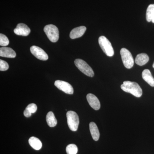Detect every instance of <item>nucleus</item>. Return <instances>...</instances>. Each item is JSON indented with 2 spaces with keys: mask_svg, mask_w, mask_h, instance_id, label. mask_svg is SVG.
I'll return each instance as SVG.
<instances>
[{
  "mask_svg": "<svg viewBox=\"0 0 154 154\" xmlns=\"http://www.w3.org/2000/svg\"><path fill=\"white\" fill-rule=\"evenodd\" d=\"M121 89L122 91L130 93L135 97L139 98L143 94V91L140 86L137 83L135 82L125 81L121 85Z\"/></svg>",
  "mask_w": 154,
  "mask_h": 154,
  "instance_id": "nucleus-1",
  "label": "nucleus"
},
{
  "mask_svg": "<svg viewBox=\"0 0 154 154\" xmlns=\"http://www.w3.org/2000/svg\"><path fill=\"white\" fill-rule=\"evenodd\" d=\"M99 43L103 52L107 56L112 57L114 55V50L112 45L105 36H102L99 37Z\"/></svg>",
  "mask_w": 154,
  "mask_h": 154,
  "instance_id": "nucleus-2",
  "label": "nucleus"
},
{
  "mask_svg": "<svg viewBox=\"0 0 154 154\" xmlns=\"http://www.w3.org/2000/svg\"><path fill=\"white\" fill-rule=\"evenodd\" d=\"M66 117L69 129L72 131H76L79 124V119L78 114L74 111H69L67 112Z\"/></svg>",
  "mask_w": 154,
  "mask_h": 154,
  "instance_id": "nucleus-3",
  "label": "nucleus"
},
{
  "mask_svg": "<svg viewBox=\"0 0 154 154\" xmlns=\"http://www.w3.org/2000/svg\"><path fill=\"white\" fill-rule=\"evenodd\" d=\"M44 31L50 41L53 42H55L58 40L59 38V32L58 29L55 25H46L44 27Z\"/></svg>",
  "mask_w": 154,
  "mask_h": 154,
  "instance_id": "nucleus-4",
  "label": "nucleus"
},
{
  "mask_svg": "<svg viewBox=\"0 0 154 154\" xmlns=\"http://www.w3.org/2000/svg\"><path fill=\"white\" fill-rule=\"evenodd\" d=\"M75 64L78 69L84 74L90 77L94 76L93 69L85 61L81 59H77L75 60Z\"/></svg>",
  "mask_w": 154,
  "mask_h": 154,
  "instance_id": "nucleus-5",
  "label": "nucleus"
},
{
  "mask_svg": "<svg viewBox=\"0 0 154 154\" xmlns=\"http://www.w3.org/2000/svg\"><path fill=\"white\" fill-rule=\"evenodd\" d=\"M122 63L127 69H131L133 66L134 61L132 54L128 50L125 48H122L120 50Z\"/></svg>",
  "mask_w": 154,
  "mask_h": 154,
  "instance_id": "nucleus-6",
  "label": "nucleus"
},
{
  "mask_svg": "<svg viewBox=\"0 0 154 154\" xmlns=\"http://www.w3.org/2000/svg\"><path fill=\"white\" fill-rule=\"evenodd\" d=\"M54 85L60 91H63L66 94H72L74 89L70 84L64 81L57 80L54 82Z\"/></svg>",
  "mask_w": 154,
  "mask_h": 154,
  "instance_id": "nucleus-7",
  "label": "nucleus"
},
{
  "mask_svg": "<svg viewBox=\"0 0 154 154\" xmlns=\"http://www.w3.org/2000/svg\"><path fill=\"white\" fill-rule=\"evenodd\" d=\"M30 52L33 56L40 60H47L48 58L46 53L40 48L35 45L31 46L30 48Z\"/></svg>",
  "mask_w": 154,
  "mask_h": 154,
  "instance_id": "nucleus-8",
  "label": "nucleus"
},
{
  "mask_svg": "<svg viewBox=\"0 0 154 154\" xmlns=\"http://www.w3.org/2000/svg\"><path fill=\"white\" fill-rule=\"evenodd\" d=\"M14 32L17 35L27 36L30 34V29L25 24L19 23L17 25V28L14 29Z\"/></svg>",
  "mask_w": 154,
  "mask_h": 154,
  "instance_id": "nucleus-9",
  "label": "nucleus"
},
{
  "mask_svg": "<svg viewBox=\"0 0 154 154\" xmlns=\"http://www.w3.org/2000/svg\"><path fill=\"white\" fill-rule=\"evenodd\" d=\"M87 99L89 105L93 109L95 110H99L100 109L101 107L100 102L96 96L89 94L87 95Z\"/></svg>",
  "mask_w": 154,
  "mask_h": 154,
  "instance_id": "nucleus-10",
  "label": "nucleus"
},
{
  "mask_svg": "<svg viewBox=\"0 0 154 154\" xmlns=\"http://www.w3.org/2000/svg\"><path fill=\"white\" fill-rule=\"evenodd\" d=\"M87 30L85 26H80L74 28L70 33V37L72 39H75L82 37Z\"/></svg>",
  "mask_w": 154,
  "mask_h": 154,
  "instance_id": "nucleus-11",
  "label": "nucleus"
},
{
  "mask_svg": "<svg viewBox=\"0 0 154 154\" xmlns=\"http://www.w3.org/2000/svg\"><path fill=\"white\" fill-rule=\"evenodd\" d=\"M16 53L11 48L3 47L0 48V56L8 58H15Z\"/></svg>",
  "mask_w": 154,
  "mask_h": 154,
  "instance_id": "nucleus-12",
  "label": "nucleus"
},
{
  "mask_svg": "<svg viewBox=\"0 0 154 154\" xmlns=\"http://www.w3.org/2000/svg\"><path fill=\"white\" fill-rule=\"evenodd\" d=\"M142 78L151 87H154V79L149 70L146 69L142 72Z\"/></svg>",
  "mask_w": 154,
  "mask_h": 154,
  "instance_id": "nucleus-13",
  "label": "nucleus"
},
{
  "mask_svg": "<svg viewBox=\"0 0 154 154\" xmlns=\"http://www.w3.org/2000/svg\"><path fill=\"white\" fill-rule=\"evenodd\" d=\"M90 131L93 139L95 141H98L100 137V133L98 127L96 123L94 122H91L89 125Z\"/></svg>",
  "mask_w": 154,
  "mask_h": 154,
  "instance_id": "nucleus-14",
  "label": "nucleus"
},
{
  "mask_svg": "<svg viewBox=\"0 0 154 154\" xmlns=\"http://www.w3.org/2000/svg\"><path fill=\"white\" fill-rule=\"evenodd\" d=\"M149 60L148 55L145 53H141L137 54L136 57L135 62L138 65L142 66L144 65L146 63H147Z\"/></svg>",
  "mask_w": 154,
  "mask_h": 154,
  "instance_id": "nucleus-15",
  "label": "nucleus"
},
{
  "mask_svg": "<svg viewBox=\"0 0 154 154\" xmlns=\"http://www.w3.org/2000/svg\"><path fill=\"white\" fill-rule=\"evenodd\" d=\"M29 144L33 149L36 150H38L41 149L42 143L41 141L38 138L34 137H30L28 140Z\"/></svg>",
  "mask_w": 154,
  "mask_h": 154,
  "instance_id": "nucleus-16",
  "label": "nucleus"
},
{
  "mask_svg": "<svg viewBox=\"0 0 154 154\" xmlns=\"http://www.w3.org/2000/svg\"><path fill=\"white\" fill-rule=\"evenodd\" d=\"M46 119L48 125L50 127H55L57 124V120L54 116V114L51 111H50L47 113Z\"/></svg>",
  "mask_w": 154,
  "mask_h": 154,
  "instance_id": "nucleus-17",
  "label": "nucleus"
},
{
  "mask_svg": "<svg viewBox=\"0 0 154 154\" xmlns=\"http://www.w3.org/2000/svg\"><path fill=\"white\" fill-rule=\"evenodd\" d=\"M154 12V5L151 4L149 5L147 9L146 13V19L147 22H150L152 21V17Z\"/></svg>",
  "mask_w": 154,
  "mask_h": 154,
  "instance_id": "nucleus-18",
  "label": "nucleus"
},
{
  "mask_svg": "<svg viewBox=\"0 0 154 154\" xmlns=\"http://www.w3.org/2000/svg\"><path fill=\"white\" fill-rule=\"evenodd\" d=\"M78 151V147L74 144H71L67 146L66 148L67 154H77Z\"/></svg>",
  "mask_w": 154,
  "mask_h": 154,
  "instance_id": "nucleus-19",
  "label": "nucleus"
},
{
  "mask_svg": "<svg viewBox=\"0 0 154 154\" xmlns=\"http://www.w3.org/2000/svg\"><path fill=\"white\" fill-rule=\"evenodd\" d=\"M9 44V40L7 36L4 34H0V45L5 47Z\"/></svg>",
  "mask_w": 154,
  "mask_h": 154,
  "instance_id": "nucleus-20",
  "label": "nucleus"
},
{
  "mask_svg": "<svg viewBox=\"0 0 154 154\" xmlns=\"http://www.w3.org/2000/svg\"><path fill=\"white\" fill-rule=\"evenodd\" d=\"M9 66L7 62L0 60V70L1 71H5L8 69Z\"/></svg>",
  "mask_w": 154,
  "mask_h": 154,
  "instance_id": "nucleus-21",
  "label": "nucleus"
},
{
  "mask_svg": "<svg viewBox=\"0 0 154 154\" xmlns=\"http://www.w3.org/2000/svg\"><path fill=\"white\" fill-rule=\"evenodd\" d=\"M26 109L29 110L31 113H35L37 110V106L34 103L29 104L26 107Z\"/></svg>",
  "mask_w": 154,
  "mask_h": 154,
  "instance_id": "nucleus-22",
  "label": "nucleus"
},
{
  "mask_svg": "<svg viewBox=\"0 0 154 154\" xmlns=\"http://www.w3.org/2000/svg\"><path fill=\"white\" fill-rule=\"evenodd\" d=\"M32 113H30L29 110H27V109H25V110L24 111V115L25 116V117H30L31 116Z\"/></svg>",
  "mask_w": 154,
  "mask_h": 154,
  "instance_id": "nucleus-23",
  "label": "nucleus"
},
{
  "mask_svg": "<svg viewBox=\"0 0 154 154\" xmlns=\"http://www.w3.org/2000/svg\"><path fill=\"white\" fill-rule=\"evenodd\" d=\"M151 22H152V23H154V12L153 14L152 17Z\"/></svg>",
  "mask_w": 154,
  "mask_h": 154,
  "instance_id": "nucleus-24",
  "label": "nucleus"
},
{
  "mask_svg": "<svg viewBox=\"0 0 154 154\" xmlns=\"http://www.w3.org/2000/svg\"><path fill=\"white\" fill-rule=\"evenodd\" d=\"M152 66H153V67L154 68V62Z\"/></svg>",
  "mask_w": 154,
  "mask_h": 154,
  "instance_id": "nucleus-25",
  "label": "nucleus"
}]
</instances>
